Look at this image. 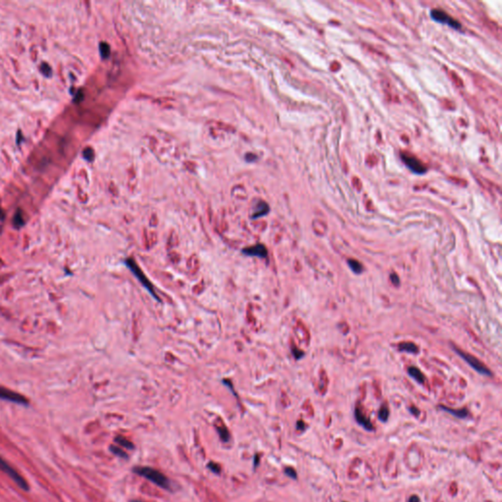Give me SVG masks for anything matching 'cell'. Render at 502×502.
Here are the masks:
<instances>
[{
    "mask_svg": "<svg viewBox=\"0 0 502 502\" xmlns=\"http://www.w3.org/2000/svg\"><path fill=\"white\" fill-rule=\"evenodd\" d=\"M134 473L149 480L150 482L164 489H171V485L168 478H167L163 473L157 471L156 469L150 467H135Z\"/></svg>",
    "mask_w": 502,
    "mask_h": 502,
    "instance_id": "cell-1",
    "label": "cell"
},
{
    "mask_svg": "<svg viewBox=\"0 0 502 502\" xmlns=\"http://www.w3.org/2000/svg\"><path fill=\"white\" fill-rule=\"evenodd\" d=\"M125 265L128 267V269L135 275V277L139 281V283L142 285L144 289L150 294V295L158 302H160V298L157 296V294L155 292L154 286L151 284V282L148 280V277L145 276V274L142 272V270L139 268L138 263L133 258H127L124 260Z\"/></svg>",
    "mask_w": 502,
    "mask_h": 502,
    "instance_id": "cell-2",
    "label": "cell"
},
{
    "mask_svg": "<svg viewBox=\"0 0 502 502\" xmlns=\"http://www.w3.org/2000/svg\"><path fill=\"white\" fill-rule=\"evenodd\" d=\"M0 470L3 473H5L21 489L23 490H30V486L28 482L24 479L22 475H20L16 469H14L6 460H4L1 456H0Z\"/></svg>",
    "mask_w": 502,
    "mask_h": 502,
    "instance_id": "cell-3",
    "label": "cell"
},
{
    "mask_svg": "<svg viewBox=\"0 0 502 502\" xmlns=\"http://www.w3.org/2000/svg\"><path fill=\"white\" fill-rule=\"evenodd\" d=\"M452 348L453 350L471 367L473 368L477 373L481 374V375H484V376H492L491 372L489 369H487L480 360H478L475 356L471 355V354H468L462 350H460L459 348H457L456 346H452Z\"/></svg>",
    "mask_w": 502,
    "mask_h": 502,
    "instance_id": "cell-4",
    "label": "cell"
},
{
    "mask_svg": "<svg viewBox=\"0 0 502 502\" xmlns=\"http://www.w3.org/2000/svg\"><path fill=\"white\" fill-rule=\"evenodd\" d=\"M0 399L24 406H28L30 404V401L26 397L2 385H0Z\"/></svg>",
    "mask_w": 502,
    "mask_h": 502,
    "instance_id": "cell-5",
    "label": "cell"
},
{
    "mask_svg": "<svg viewBox=\"0 0 502 502\" xmlns=\"http://www.w3.org/2000/svg\"><path fill=\"white\" fill-rule=\"evenodd\" d=\"M401 159L406 164V166L415 174H425L427 172V167L424 163H422L417 157L410 153H401Z\"/></svg>",
    "mask_w": 502,
    "mask_h": 502,
    "instance_id": "cell-6",
    "label": "cell"
},
{
    "mask_svg": "<svg viewBox=\"0 0 502 502\" xmlns=\"http://www.w3.org/2000/svg\"><path fill=\"white\" fill-rule=\"evenodd\" d=\"M431 18L437 23L449 25L450 27L456 29V30H459L461 28V25L458 21L451 18L448 13H445L444 11H442L440 9H433L431 11Z\"/></svg>",
    "mask_w": 502,
    "mask_h": 502,
    "instance_id": "cell-7",
    "label": "cell"
},
{
    "mask_svg": "<svg viewBox=\"0 0 502 502\" xmlns=\"http://www.w3.org/2000/svg\"><path fill=\"white\" fill-rule=\"evenodd\" d=\"M242 253L247 256H253V257H259V258H267L268 256V250L264 244H256L249 247H245L242 249Z\"/></svg>",
    "mask_w": 502,
    "mask_h": 502,
    "instance_id": "cell-8",
    "label": "cell"
},
{
    "mask_svg": "<svg viewBox=\"0 0 502 502\" xmlns=\"http://www.w3.org/2000/svg\"><path fill=\"white\" fill-rule=\"evenodd\" d=\"M354 416H355V419L357 421V423L362 426L365 430L367 431H373L374 430V427H373V424L371 423V421L363 414V412L361 411V409H359L358 407L355 408V411H354Z\"/></svg>",
    "mask_w": 502,
    "mask_h": 502,
    "instance_id": "cell-9",
    "label": "cell"
},
{
    "mask_svg": "<svg viewBox=\"0 0 502 502\" xmlns=\"http://www.w3.org/2000/svg\"><path fill=\"white\" fill-rule=\"evenodd\" d=\"M439 408L445 412H448L450 414H451L452 416L456 417V418H459V419H465L468 417L469 415V412L467 409L463 408V409H452V408H450V407H446V406H443V405H440Z\"/></svg>",
    "mask_w": 502,
    "mask_h": 502,
    "instance_id": "cell-10",
    "label": "cell"
},
{
    "mask_svg": "<svg viewBox=\"0 0 502 502\" xmlns=\"http://www.w3.org/2000/svg\"><path fill=\"white\" fill-rule=\"evenodd\" d=\"M408 375L413 379L415 380L418 383L420 384H424L425 383V376L423 375V373L416 367H409L408 368Z\"/></svg>",
    "mask_w": 502,
    "mask_h": 502,
    "instance_id": "cell-11",
    "label": "cell"
},
{
    "mask_svg": "<svg viewBox=\"0 0 502 502\" xmlns=\"http://www.w3.org/2000/svg\"><path fill=\"white\" fill-rule=\"evenodd\" d=\"M398 350L410 354H416L418 353V346L413 343H401L398 346Z\"/></svg>",
    "mask_w": 502,
    "mask_h": 502,
    "instance_id": "cell-12",
    "label": "cell"
},
{
    "mask_svg": "<svg viewBox=\"0 0 502 502\" xmlns=\"http://www.w3.org/2000/svg\"><path fill=\"white\" fill-rule=\"evenodd\" d=\"M13 224H14V227L17 228V229H20V228H22L25 225V220H24L23 212L20 209H18L17 212L14 215Z\"/></svg>",
    "mask_w": 502,
    "mask_h": 502,
    "instance_id": "cell-13",
    "label": "cell"
},
{
    "mask_svg": "<svg viewBox=\"0 0 502 502\" xmlns=\"http://www.w3.org/2000/svg\"><path fill=\"white\" fill-rule=\"evenodd\" d=\"M347 264L349 266V268L351 269V271L357 275L361 274L363 272V266L361 263H359L357 260H354V259H349L347 261Z\"/></svg>",
    "mask_w": 502,
    "mask_h": 502,
    "instance_id": "cell-14",
    "label": "cell"
},
{
    "mask_svg": "<svg viewBox=\"0 0 502 502\" xmlns=\"http://www.w3.org/2000/svg\"><path fill=\"white\" fill-rule=\"evenodd\" d=\"M115 441L117 443H119L122 446V448H125V449H128V450H133L134 449V444L129 439H126L123 436H117L115 438Z\"/></svg>",
    "mask_w": 502,
    "mask_h": 502,
    "instance_id": "cell-15",
    "label": "cell"
},
{
    "mask_svg": "<svg viewBox=\"0 0 502 502\" xmlns=\"http://www.w3.org/2000/svg\"><path fill=\"white\" fill-rule=\"evenodd\" d=\"M388 416H389V410H388L387 406H384V405L381 406V408L379 410V414H378L379 419L381 422H386L388 419Z\"/></svg>",
    "mask_w": 502,
    "mask_h": 502,
    "instance_id": "cell-16",
    "label": "cell"
},
{
    "mask_svg": "<svg viewBox=\"0 0 502 502\" xmlns=\"http://www.w3.org/2000/svg\"><path fill=\"white\" fill-rule=\"evenodd\" d=\"M218 430V433L222 438V440L224 441H229L230 437H231V434L230 433L228 432V430L225 428V427H222V428H217Z\"/></svg>",
    "mask_w": 502,
    "mask_h": 502,
    "instance_id": "cell-17",
    "label": "cell"
},
{
    "mask_svg": "<svg viewBox=\"0 0 502 502\" xmlns=\"http://www.w3.org/2000/svg\"><path fill=\"white\" fill-rule=\"evenodd\" d=\"M111 451H112L115 455H118L120 457H123V458H127V454L124 450H122L121 448H117V446H111Z\"/></svg>",
    "mask_w": 502,
    "mask_h": 502,
    "instance_id": "cell-18",
    "label": "cell"
},
{
    "mask_svg": "<svg viewBox=\"0 0 502 502\" xmlns=\"http://www.w3.org/2000/svg\"><path fill=\"white\" fill-rule=\"evenodd\" d=\"M100 52H101V55H102L103 57H107L108 55H109V52H110L109 46L106 43H101L100 44Z\"/></svg>",
    "mask_w": 502,
    "mask_h": 502,
    "instance_id": "cell-19",
    "label": "cell"
},
{
    "mask_svg": "<svg viewBox=\"0 0 502 502\" xmlns=\"http://www.w3.org/2000/svg\"><path fill=\"white\" fill-rule=\"evenodd\" d=\"M285 473H286V475H288L290 478H292L294 480H295L297 478V474H296V472H295V470L294 468H291V467L286 468Z\"/></svg>",
    "mask_w": 502,
    "mask_h": 502,
    "instance_id": "cell-20",
    "label": "cell"
},
{
    "mask_svg": "<svg viewBox=\"0 0 502 502\" xmlns=\"http://www.w3.org/2000/svg\"><path fill=\"white\" fill-rule=\"evenodd\" d=\"M40 70H41V72H42V74H43V75L48 76V77H49V76H51V73H52V72H51V68H50L47 64H45V63L41 64V66H40Z\"/></svg>",
    "mask_w": 502,
    "mask_h": 502,
    "instance_id": "cell-21",
    "label": "cell"
},
{
    "mask_svg": "<svg viewBox=\"0 0 502 502\" xmlns=\"http://www.w3.org/2000/svg\"><path fill=\"white\" fill-rule=\"evenodd\" d=\"M84 156H85V158H86L87 160L91 161V160H92V158H93V151H92L90 148H87V149H86V150L84 151Z\"/></svg>",
    "mask_w": 502,
    "mask_h": 502,
    "instance_id": "cell-22",
    "label": "cell"
},
{
    "mask_svg": "<svg viewBox=\"0 0 502 502\" xmlns=\"http://www.w3.org/2000/svg\"><path fill=\"white\" fill-rule=\"evenodd\" d=\"M390 280H392V282H393V284L395 286H398L399 283H400L399 277H398V276L396 273H393L392 275H390Z\"/></svg>",
    "mask_w": 502,
    "mask_h": 502,
    "instance_id": "cell-23",
    "label": "cell"
},
{
    "mask_svg": "<svg viewBox=\"0 0 502 502\" xmlns=\"http://www.w3.org/2000/svg\"><path fill=\"white\" fill-rule=\"evenodd\" d=\"M209 468H210L213 472H215V473H217V474H219V473H220V471H221L220 466H219V465H217V464H215V463H211V464H209Z\"/></svg>",
    "mask_w": 502,
    "mask_h": 502,
    "instance_id": "cell-24",
    "label": "cell"
},
{
    "mask_svg": "<svg viewBox=\"0 0 502 502\" xmlns=\"http://www.w3.org/2000/svg\"><path fill=\"white\" fill-rule=\"evenodd\" d=\"M409 410H410V412H411L414 416H419V415H420V411H419L417 408H415V407H411Z\"/></svg>",
    "mask_w": 502,
    "mask_h": 502,
    "instance_id": "cell-25",
    "label": "cell"
},
{
    "mask_svg": "<svg viewBox=\"0 0 502 502\" xmlns=\"http://www.w3.org/2000/svg\"><path fill=\"white\" fill-rule=\"evenodd\" d=\"M297 429L300 430V431H303L305 429V424L302 421L297 422Z\"/></svg>",
    "mask_w": 502,
    "mask_h": 502,
    "instance_id": "cell-26",
    "label": "cell"
},
{
    "mask_svg": "<svg viewBox=\"0 0 502 502\" xmlns=\"http://www.w3.org/2000/svg\"><path fill=\"white\" fill-rule=\"evenodd\" d=\"M419 501H420V499H419V497H418V496H416V495H412V496L409 498V500H408V502H419Z\"/></svg>",
    "mask_w": 502,
    "mask_h": 502,
    "instance_id": "cell-27",
    "label": "cell"
},
{
    "mask_svg": "<svg viewBox=\"0 0 502 502\" xmlns=\"http://www.w3.org/2000/svg\"><path fill=\"white\" fill-rule=\"evenodd\" d=\"M5 218V213L3 211V209L0 207V220H3Z\"/></svg>",
    "mask_w": 502,
    "mask_h": 502,
    "instance_id": "cell-28",
    "label": "cell"
},
{
    "mask_svg": "<svg viewBox=\"0 0 502 502\" xmlns=\"http://www.w3.org/2000/svg\"><path fill=\"white\" fill-rule=\"evenodd\" d=\"M132 502H142V501H139V500H134V501H132Z\"/></svg>",
    "mask_w": 502,
    "mask_h": 502,
    "instance_id": "cell-29",
    "label": "cell"
},
{
    "mask_svg": "<svg viewBox=\"0 0 502 502\" xmlns=\"http://www.w3.org/2000/svg\"><path fill=\"white\" fill-rule=\"evenodd\" d=\"M344 502H346V501H344Z\"/></svg>",
    "mask_w": 502,
    "mask_h": 502,
    "instance_id": "cell-30",
    "label": "cell"
}]
</instances>
